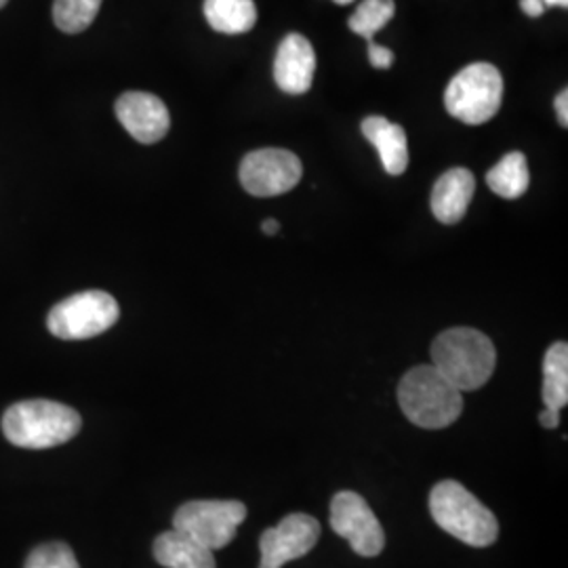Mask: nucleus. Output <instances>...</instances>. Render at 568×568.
<instances>
[{"mask_svg": "<svg viewBox=\"0 0 568 568\" xmlns=\"http://www.w3.org/2000/svg\"><path fill=\"white\" fill-rule=\"evenodd\" d=\"M432 365L459 392H471L485 386L493 377L497 352L485 333L469 326H457L434 339Z\"/></svg>", "mask_w": 568, "mask_h": 568, "instance_id": "nucleus-1", "label": "nucleus"}, {"mask_svg": "<svg viewBox=\"0 0 568 568\" xmlns=\"http://www.w3.org/2000/svg\"><path fill=\"white\" fill-rule=\"evenodd\" d=\"M398 403L410 424L443 429L464 410V396L434 365L410 368L398 386Z\"/></svg>", "mask_w": 568, "mask_h": 568, "instance_id": "nucleus-2", "label": "nucleus"}, {"mask_svg": "<svg viewBox=\"0 0 568 568\" xmlns=\"http://www.w3.org/2000/svg\"><path fill=\"white\" fill-rule=\"evenodd\" d=\"M434 523L471 548H488L499 537L495 514L455 480H443L429 493Z\"/></svg>", "mask_w": 568, "mask_h": 568, "instance_id": "nucleus-3", "label": "nucleus"}, {"mask_svg": "<svg viewBox=\"0 0 568 568\" xmlns=\"http://www.w3.org/2000/svg\"><path fill=\"white\" fill-rule=\"evenodd\" d=\"M81 415L72 406L53 400H23L9 406L2 432L11 445L21 448L60 447L81 432Z\"/></svg>", "mask_w": 568, "mask_h": 568, "instance_id": "nucleus-4", "label": "nucleus"}, {"mask_svg": "<svg viewBox=\"0 0 568 568\" xmlns=\"http://www.w3.org/2000/svg\"><path fill=\"white\" fill-rule=\"evenodd\" d=\"M504 102V77L487 61L464 68L448 82L445 93L447 112L471 126L485 124L497 116Z\"/></svg>", "mask_w": 568, "mask_h": 568, "instance_id": "nucleus-5", "label": "nucleus"}, {"mask_svg": "<svg viewBox=\"0 0 568 568\" xmlns=\"http://www.w3.org/2000/svg\"><path fill=\"white\" fill-rule=\"evenodd\" d=\"M121 307L105 291H84L55 305L49 316V331L68 342L91 339L116 325Z\"/></svg>", "mask_w": 568, "mask_h": 568, "instance_id": "nucleus-6", "label": "nucleus"}, {"mask_svg": "<svg viewBox=\"0 0 568 568\" xmlns=\"http://www.w3.org/2000/svg\"><path fill=\"white\" fill-rule=\"evenodd\" d=\"M246 518L241 501H187L173 516V528L211 551L222 549L236 537Z\"/></svg>", "mask_w": 568, "mask_h": 568, "instance_id": "nucleus-7", "label": "nucleus"}, {"mask_svg": "<svg viewBox=\"0 0 568 568\" xmlns=\"http://www.w3.org/2000/svg\"><path fill=\"white\" fill-rule=\"evenodd\" d=\"M241 183L251 196L270 199L291 192L302 182V161L281 148H264L244 156L241 164Z\"/></svg>", "mask_w": 568, "mask_h": 568, "instance_id": "nucleus-8", "label": "nucleus"}, {"mask_svg": "<svg viewBox=\"0 0 568 568\" xmlns=\"http://www.w3.org/2000/svg\"><path fill=\"white\" fill-rule=\"evenodd\" d=\"M331 528L349 541L358 556L375 558L386 548V532L365 497L342 490L331 501Z\"/></svg>", "mask_w": 568, "mask_h": 568, "instance_id": "nucleus-9", "label": "nucleus"}, {"mask_svg": "<svg viewBox=\"0 0 568 568\" xmlns=\"http://www.w3.org/2000/svg\"><path fill=\"white\" fill-rule=\"evenodd\" d=\"M321 539V525L314 516L288 514L276 527L265 528L260 539V568H283L312 551Z\"/></svg>", "mask_w": 568, "mask_h": 568, "instance_id": "nucleus-10", "label": "nucleus"}, {"mask_svg": "<svg viewBox=\"0 0 568 568\" xmlns=\"http://www.w3.org/2000/svg\"><path fill=\"white\" fill-rule=\"evenodd\" d=\"M116 119L140 143L161 142L171 126V116L163 100L143 91L122 93L116 102Z\"/></svg>", "mask_w": 568, "mask_h": 568, "instance_id": "nucleus-11", "label": "nucleus"}, {"mask_svg": "<svg viewBox=\"0 0 568 568\" xmlns=\"http://www.w3.org/2000/svg\"><path fill=\"white\" fill-rule=\"evenodd\" d=\"M316 72V53L302 34H288L274 60V81L288 95H304L312 89Z\"/></svg>", "mask_w": 568, "mask_h": 568, "instance_id": "nucleus-12", "label": "nucleus"}, {"mask_svg": "<svg viewBox=\"0 0 568 568\" xmlns=\"http://www.w3.org/2000/svg\"><path fill=\"white\" fill-rule=\"evenodd\" d=\"M476 180L467 169H450L432 190V213L445 225L459 224L474 199Z\"/></svg>", "mask_w": 568, "mask_h": 568, "instance_id": "nucleus-13", "label": "nucleus"}, {"mask_svg": "<svg viewBox=\"0 0 568 568\" xmlns=\"http://www.w3.org/2000/svg\"><path fill=\"white\" fill-rule=\"evenodd\" d=\"M361 129L366 140L377 148L387 175H403L408 166L405 129L384 116H368Z\"/></svg>", "mask_w": 568, "mask_h": 568, "instance_id": "nucleus-14", "label": "nucleus"}, {"mask_svg": "<svg viewBox=\"0 0 568 568\" xmlns=\"http://www.w3.org/2000/svg\"><path fill=\"white\" fill-rule=\"evenodd\" d=\"M154 558L164 568H217L211 549L175 528L156 537Z\"/></svg>", "mask_w": 568, "mask_h": 568, "instance_id": "nucleus-15", "label": "nucleus"}, {"mask_svg": "<svg viewBox=\"0 0 568 568\" xmlns=\"http://www.w3.org/2000/svg\"><path fill=\"white\" fill-rule=\"evenodd\" d=\"M204 18L215 32L244 34L257 23L253 0H204Z\"/></svg>", "mask_w": 568, "mask_h": 568, "instance_id": "nucleus-16", "label": "nucleus"}, {"mask_svg": "<svg viewBox=\"0 0 568 568\" xmlns=\"http://www.w3.org/2000/svg\"><path fill=\"white\" fill-rule=\"evenodd\" d=\"M488 187L501 199H520L530 185L527 156L523 152H509L487 173Z\"/></svg>", "mask_w": 568, "mask_h": 568, "instance_id": "nucleus-17", "label": "nucleus"}, {"mask_svg": "<svg viewBox=\"0 0 568 568\" xmlns=\"http://www.w3.org/2000/svg\"><path fill=\"white\" fill-rule=\"evenodd\" d=\"M544 405L562 410L568 403V345L556 342L549 345L544 358Z\"/></svg>", "mask_w": 568, "mask_h": 568, "instance_id": "nucleus-18", "label": "nucleus"}, {"mask_svg": "<svg viewBox=\"0 0 568 568\" xmlns=\"http://www.w3.org/2000/svg\"><path fill=\"white\" fill-rule=\"evenodd\" d=\"M103 0H55L53 21L65 34L84 32L102 9Z\"/></svg>", "mask_w": 568, "mask_h": 568, "instance_id": "nucleus-19", "label": "nucleus"}, {"mask_svg": "<svg viewBox=\"0 0 568 568\" xmlns=\"http://www.w3.org/2000/svg\"><path fill=\"white\" fill-rule=\"evenodd\" d=\"M396 13L394 0H363L354 16L347 21L349 30L358 37H365L366 41H373V37L384 30Z\"/></svg>", "mask_w": 568, "mask_h": 568, "instance_id": "nucleus-20", "label": "nucleus"}, {"mask_svg": "<svg viewBox=\"0 0 568 568\" xmlns=\"http://www.w3.org/2000/svg\"><path fill=\"white\" fill-rule=\"evenodd\" d=\"M26 568H81L74 551L65 544H44L28 556Z\"/></svg>", "mask_w": 568, "mask_h": 568, "instance_id": "nucleus-21", "label": "nucleus"}, {"mask_svg": "<svg viewBox=\"0 0 568 568\" xmlns=\"http://www.w3.org/2000/svg\"><path fill=\"white\" fill-rule=\"evenodd\" d=\"M368 60H371L373 68L387 70L394 63V53L375 41H368Z\"/></svg>", "mask_w": 568, "mask_h": 568, "instance_id": "nucleus-22", "label": "nucleus"}, {"mask_svg": "<svg viewBox=\"0 0 568 568\" xmlns=\"http://www.w3.org/2000/svg\"><path fill=\"white\" fill-rule=\"evenodd\" d=\"M539 424L544 427H548V429H556V427L560 426V410L546 406V408L539 413Z\"/></svg>", "mask_w": 568, "mask_h": 568, "instance_id": "nucleus-23", "label": "nucleus"}, {"mask_svg": "<svg viewBox=\"0 0 568 568\" xmlns=\"http://www.w3.org/2000/svg\"><path fill=\"white\" fill-rule=\"evenodd\" d=\"M520 7H523V11L527 13L528 18H539L546 11L544 0H520Z\"/></svg>", "mask_w": 568, "mask_h": 568, "instance_id": "nucleus-24", "label": "nucleus"}, {"mask_svg": "<svg viewBox=\"0 0 568 568\" xmlns=\"http://www.w3.org/2000/svg\"><path fill=\"white\" fill-rule=\"evenodd\" d=\"M556 114H558V121L562 126H567L568 124V91H562V93H558V98H556Z\"/></svg>", "mask_w": 568, "mask_h": 568, "instance_id": "nucleus-25", "label": "nucleus"}, {"mask_svg": "<svg viewBox=\"0 0 568 568\" xmlns=\"http://www.w3.org/2000/svg\"><path fill=\"white\" fill-rule=\"evenodd\" d=\"M278 227H281V224H278L276 220H265L264 225H262V230H264L267 236L276 234V232H278Z\"/></svg>", "mask_w": 568, "mask_h": 568, "instance_id": "nucleus-26", "label": "nucleus"}, {"mask_svg": "<svg viewBox=\"0 0 568 568\" xmlns=\"http://www.w3.org/2000/svg\"><path fill=\"white\" fill-rule=\"evenodd\" d=\"M544 4H549V7H567L568 0H544Z\"/></svg>", "mask_w": 568, "mask_h": 568, "instance_id": "nucleus-27", "label": "nucleus"}, {"mask_svg": "<svg viewBox=\"0 0 568 568\" xmlns=\"http://www.w3.org/2000/svg\"><path fill=\"white\" fill-rule=\"evenodd\" d=\"M333 2H337V4H349V2H354V0H333Z\"/></svg>", "mask_w": 568, "mask_h": 568, "instance_id": "nucleus-28", "label": "nucleus"}, {"mask_svg": "<svg viewBox=\"0 0 568 568\" xmlns=\"http://www.w3.org/2000/svg\"><path fill=\"white\" fill-rule=\"evenodd\" d=\"M7 2H9V0H0V9H2Z\"/></svg>", "mask_w": 568, "mask_h": 568, "instance_id": "nucleus-29", "label": "nucleus"}]
</instances>
